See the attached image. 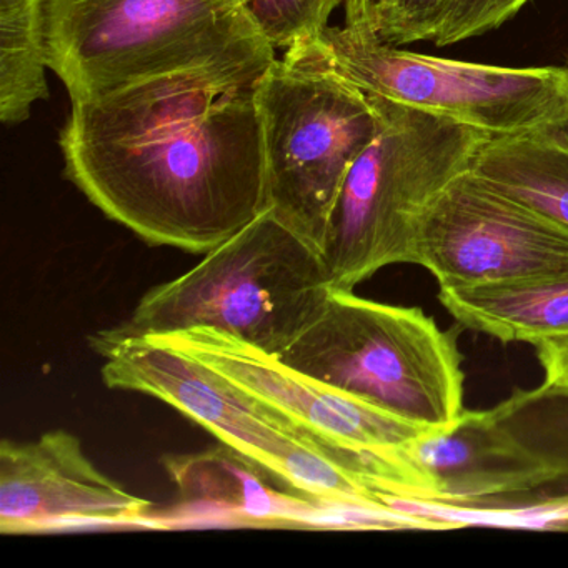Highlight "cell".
<instances>
[{
  "label": "cell",
  "mask_w": 568,
  "mask_h": 568,
  "mask_svg": "<svg viewBox=\"0 0 568 568\" xmlns=\"http://www.w3.org/2000/svg\"><path fill=\"white\" fill-rule=\"evenodd\" d=\"M561 131L565 132V134H567V138H568V124L567 125H564V128H560Z\"/></svg>",
  "instance_id": "obj_22"
},
{
  "label": "cell",
  "mask_w": 568,
  "mask_h": 568,
  "mask_svg": "<svg viewBox=\"0 0 568 568\" xmlns=\"http://www.w3.org/2000/svg\"><path fill=\"white\" fill-rule=\"evenodd\" d=\"M261 79L174 74L72 102L65 178L148 244L214 251L267 211Z\"/></svg>",
  "instance_id": "obj_1"
},
{
  "label": "cell",
  "mask_w": 568,
  "mask_h": 568,
  "mask_svg": "<svg viewBox=\"0 0 568 568\" xmlns=\"http://www.w3.org/2000/svg\"><path fill=\"white\" fill-rule=\"evenodd\" d=\"M345 0H244L252 21L274 49L311 44Z\"/></svg>",
  "instance_id": "obj_17"
},
{
  "label": "cell",
  "mask_w": 568,
  "mask_h": 568,
  "mask_svg": "<svg viewBox=\"0 0 568 568\" xmlns=\"http://www.w3.org/2000/svg\"><path fill=\"white\" fill-rule=\"evenodd\" d=\"M457 337L458 331H442L420 308L332 288L321 314L278 358L435 432L452 427L465 410Z\"/></svg>",
  "instance_id": "obj_6"
},
{
  "label": "cell",
  "mask_w": 568,
  "mask_h": 568,
  "mask_svg": "<svg viewBox=\"0 0 568 568\" xmlns=\"http://www.w3.org/2000/svg\"><path fill=\"white\" fill-rule=\"evenodd\" d=\"M530 0H450L434 36L437 48L495 31Z\"/></svg>",
  "instance_id": "obj_19"
},
{
  "label": "cell",
  "mask_w": 568,
  "mask_h": 568,
  "mask_svg": "<svg viewBox=\"0 0 568 568\" xmlns=\"http://www.w3.org/2000/svg\"><path fill=\"white\" fill-rule=\"evenodd\" d=\"M149 337L191 355L287 418L385 501L412 498L404 450L427 434L425 428L308 377L227 332L197 327Z\"/></svg>",
  "instance_id": "obj_9"
},
{
  "label": "cell",
  "mask_w": 568,
  "mask_h": 568,
  "mask_svg": "<svg viewBox=\"0 0 568 568\" xmlns=\"http://www.w3.org/2000/svg\"><path fill=\"white\" fill-rule=\"evenodd\" d=\"M498 422L568 485V390L541 384L494 407Z\"/></svg>",
  "instance_id": "obj_16"
},
{
  "label": "cell",
  "mask_w": 568,
  "mask_h": 568,
  "mask_svg": "<svg viewBox=\"0 0 568 568\" xmlns=\"http://www.w3.org/2000/svg\"><path fill=\"white\" fill-rule=\"evenodd\" d=\"M39 0H0V121L19 125L49 98Z\"/></svg>",
  "instance_id": "obj_15"
},
{
  "label": "cell",
  "mask_w": 568,
  "mask_h": 568,
  "mask_svg": "<svg viewBox=\"0 0 568 568\" xmlns=\"http://www.w3.org/2000/svg\"><path fill=\"white\" fill-rule=\"evenodd\" d=\"M450 0H388L368 22L382 41L394 45L432 41ZM358 19V18H345Z\"/></svg>",
  "instance_id": "obj_18"
},
{
  "label": "cell",
  "mask_w": 568,
  "mask_h": 568,
  "mask_svg": "<svg viewBox=\"0 0 568 568\" xmlns=\"http://www.w3.org/2000/svg\"><path fill=\"white\" fill-rule=\"evenodd\" d=\"M414 264L440 288L568 272V229L475 174L455 179L425 211Z\"/></svg>",
  "instance_id": "obj_10"
},
{
  "label": "cell",
  "mask_w": 568,
  "mask_h": 568,
  "mask_svg": "<svg viewBox=\"0 0 568 568\" xmlns=\"http://www.w3.org/2000/svg\"><path fill=\"white\" fill-rule=\"evenodd\" d=\"M438 301L470 331L501 342L568 335V272L464 288H440Z\"/></svg>",
  "instance_id": "obj_13"
},
{
  "label": "cell",
  "mask_w": 568,
  "mask_h": 568,
  "mask_svg": "<svg viewBox=\"0 0 568 568\" xmlns=\"http://www.w3.org/2000/svg\"><path fill=\"white\" fill-rule=\"evenodd\" d=\"M471 171L568 229V138L561 129L488 139Z\"/></svg>",
  "instance_id": "obj_14"
},
{
  "label": "cell",
  "mask_w": 568,
  "mask_h": 568,
  "mask_svg": "<svg viewBox=\"0 0 568 568\" xmlns=\"http://www.w3.org/2000/svg\"><path fill=\"white\" fill-rule=\"evenodd\" d=\"M267 211L324 252L342 185L381 125L371 95L285 52L258 84Z\"/></svg>",
  "instance_id": "obj_8"
},
{
  "label": "cell",
  "mask_w": 568,
  "mask_h": 568,
  "mask_svg": "<svg viewBox=\"0 0 568 568\" xmlns=\"http://www.w3.org/2000/svg\"><path fill=\"white\" fill-rule=\"evenodd\" d=\"M388 0H345V18L367 19Z\"/></svg>",
  "instance_id": "obj_21"
},
{
  "label": "cell",
  "mask_w": 568,
  "mask_h": 568,
  "mask_svg": "<svg viewBox=\"0 0 568 568\" xmlns=\"http://www.w3.org/2000/svg\"><path fill=\"white\" fill-rule=\"evenodd\" d=\"M287 54L328 69L368 95L445 115L490 139L568 124V68H500L404 51L362 19L327 26Z\"/></svg>",
  "instance_id": "obj_7"
},
{
  "label": "cell",
  "mask_w": 568,
  "mask_h": 568,
  "mask_svg": "<svg viewBox=\"0 0 568 568\" xmlns=\"http://www.w3.org/2000/svg\"><path fill=\"white\" fill-rule=\"evenodd\" d=\"M39 19L72 102L174 74L261 79L275 61L244 0H39Z\"/></svg>",
  "instance_id": "obj_2"
},
{
  "label": "cell",
  "mask_w": 568,
  "mask_h": 568,
  "mask_svg": "<svg viewBox=\"0 0 568 568\" xmlns=\"http://www.w3.org/2000/svg\"><path fill=\"white\" fill-rule=\"evenodd\" d=\"M371 98L381 125L342 185L322 252L335 291H354L390 265L414 264L425 211L474 168L490 139L445 115Z\"/></svg>",
  "instance_id": "obj_5"
},
{
  "label": "cell",
  "mask_w": 568,
  "mask_h": 568,
  "mask_svg": "<svg viewBox=\"0 0 568 568\" xmlns=\"http://www.w3.org/2000/svg\"><path fill=\"white\" fill-rule=\"evenodd\" d=\"M412 500L468 505L557 485L558 475L490 410H464L452 427L427 432L404 450Z\"/></svg>",
  "instance_id": "obj_12"
},
{
  "label": "cell",
  "mask_w": 568,
  "mask_h": 568,
  "mask_svg": "<svg viewBox=\"0 0 568 568\" xmlns=\"http://www.w3.org/2000/svg\"><path fill=\"white\" fill-rule=\"evenodd\" d=\"M89 342L104 361L101 375L109 388L138 392L171 405L302 497L357 515L372 527L424 530L420 518L392 508L287 418L191 355L149 335L121 337L108 328L95 332Z\"/></svg>",
  "instance_id": "obj_3"
},
{
  "label": "cell",
  "mask_w": 568,
  "mask_h": 568,
  "mask_svg": "<svg viewBox=\"0 0 568 568\" xmlns=\"http://www.w3.org/2000/svg\"><path fill=\"white\" fill-rule=\"evenodd\" d=\"M331 292L321 248L265 211L191 271L151 288L128 321L108 331L142 337L215 328L278 358Z\"/></svg>",
  "instance_id": "obj_4"
},
{
  "label": "cell",
  "mask_w": 568,
  "mask_h": 568,
  "mask_svg": "<svg viewBox=\"0 0 568 568\" xmlns=\"http://www.w3.org/2000/svg\"><path fill=\"white\" fill-rule=\"evenodd\" d=\"M152 501L99 470L71 432L0 444V531L149 525Z\"/></svg>",
  "instance_id": "obj_11"
},
{
  "label": "cell",
  "mask_w": 568,
  "mask_h": 568,
  "mask_svg": "<svg viewBox=\"0 0 568 568\" xmlns=\"http://www.w3.org/2000/svg\"><path fill=\"white\" fill-rule=\"evenodd\" d=\"M544 367V384L558 390H568V335L534 345Z\"/></svg>",
  "instance_id": "obj_20"
}]
</instances>
